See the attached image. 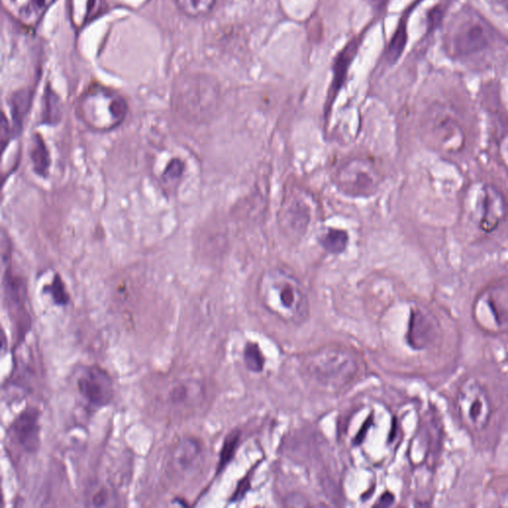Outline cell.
I'll use <instances>...</instances> for the list:
<instances>
[{"mask_svg":"<svg viewBox=\"0 0 508 508\" xmlns=\"http://www.w3.org/2000/svg\"><path fill=\"white\" fill-rule=\"evenodd\" d=\"M259 295L266 310L288 323H302L309 314V302L302 285L283 269H268L261 275Z\"/></svg>","mask_w":508,"mask_h":508,"instance_id":"6da1fadb","label":"cell"},{"mask_svg":"<svg viewBox=\"0 0 508 508\" xmlns=\"http://www.w3.org/2000/svg\"><path fill=\"white\" fill-rule=\"evenodd\" d=\"M303 366L311 379L331 391H340L352 384L359 371L356 357L347 350L333 347L308 354Z\"/></svg>","mask_w":508,"mask_h":508,"instance_id":"7a4b0ae2","label":"cell"},{"mask_svg":"<svg viewBox=\"0 0 508 508\" xmlns=\"http://www.w3.org/2000/svg\"><path fill=\"white\" fill-rule=\"evenodd\" d=\"M78 113L90 129L108 131L122 124L127 104L117 92L104 87H92L79 101Z\"/></svg>","mask_w":508,"mask_h":508,"instance_id":"3957f363","label":"cell"},{"mask_svg":"<svg viewBox=\"0 0 508 508\" xmlns=\"http://www.w3.org/2000/svg\"><path fill=\"white\" fill-rule=\"evenodd\" d=\"M176 106L196 120L212 117L219 108L220 90L215 79L201 74L182 79L176 88Z\"/></svg>","mask_w":508,"mask_h":508,"instance_id":"277c9868","label":"cell"},{"mask_svg":"<svg viewBox=\"0 0 508 508\" xmlns=\"http://www.w3.org/2000/svg\"><path fill=\"white\" fill-rule=\"evenodd\" d=\"M422 132L431 147L446 154L460 152L465 145V134L461 124L442 108L429 110L422 122Z\"/></svg>","mask_w":508,"mask_h":508,"instance_id":"5b68a950","label":"cell"},{"mask_svg":"<svg viewBox=\"0 0 508 508\" xmlns=\"http://www.w3.org/2000/svg\"><path fill=\"white\" fill-rule=\"evenodd\" d=\"M457 408L463 423L470 430L482 431L489 425L491 402L486 389L475 378H468L459 391Z\"/></svg>","mask_w":508,"mask_h":508,"instance_id":"8992f818","label":"cell"},{"mask_svg":"<svg viewBox=\"0 0 508 508\" xmlns=\"http://www.w3.org/2000/svg\"><path fill=\"white\" fill-rule=\"evenodd\" d=\"M336 186L347 196L368 197L379 187V174L368 160L352 159L338 169Z\"/></svg>","mask_w":508,"mask_h":508,"instance_id":"52a82bcc","label":"cell"},{"mask_svg":"<svg viewBox=\"0 0 508 508\" xmlns=\"http://www.w3.org/2000/svg\"><path fill=\"white\" fill-rule=\"evenodd\" d=\"M76 386L88 404L96 408L110 405L115 398L113 378L99 366L83 368L76 378Z\"/></svg>","mask_w":508,"mask_h":508,"instance_id":"ba28073f","label":"cell"},{"mask_svg":"<svg viewBox=\"0 0 508 508\" xmlns=\"http://www.w3.org/2000/svg\"><path fill=\"white\" fill-rule=\"evenodd\" d=\"M40 411L28 407L11 424L9 432L18 447L27 453H36L40 447Z\"/></svg>","mask_w":508,"mask_h":508,"instance_id":"9c48e42d","label":"cell"},{"mask_svg":"<svg viewBox=\"0 0 508 508\" xmlns=\"http://www.w3.org/2000/svg\"><path fill=\"white\" fill-rule=\"evenodd\" d=\"M309 202L301 195H290L284 201L281 210L282 227L292 236H303L312 219V208Z\"/></svg>","mask_w":508,"mask_h":508,"instance_id":"30bf717a","label":"cell"},{"mask_svg":"<svg viewBox=\"0 0 508 508\" xmlns=\"http://www.w3.org/2000/svg\"><path fill=\"white\" fill-rule=\"evenodd\" d=\"M439 325L428 311L415 308L410 315L407 342L412 349L420 350L432 345L437 338Z\"/></svg>","mask_w":508,"mask_h":508,"instance_id":"8fae6325","label":"cell"},{"mask_svg":"<svg viewBox=\"0 0 508 508\" xmlns=\"http://www.w3.org/2000/svg\"><path fill=\"white\" fill-rule=\"evenodd\" d=\"M489 44V34L482 24L464 23L454 33L453 48L459 55H470L484 50Z\"/></svg>","mask_w":508,"mask_h":508,"instance_id":"7c38bea8","label":"cell"},{"mask_svg":"<svg viewBox=\"0 0 508 508\" xmlns=\"http://www.w3.org/2000/svg\"><path fill=\"white\" fill-rule=\"evenodd\" d=\"M505 199L498 190L491 186L484 189V204H482V215L481 229L486 233L495 231L505 217Z\"/></svg>","mask_w":508,"mask_h":508,"instance_id":"4fadbf2b","label":"cell"},{"mask_svg":"<svg viewBox=\"0 0 508 508\" xmlns=\"http://www.w3.org/2000/svg\"><path fill=\"white\" fill-rule=\"evenodd\" d=\"M4 293L7 306L17 318L24 319L27 315L26 300L27 292L24 280L18 275H14L9 268H6L4 275Z\"/></svg>","mask_w":508,"mask_h":508,"instance_id":"5bb4252c","label":"cell"},{"mask_svg":"<svg viewBox=\"0 0 508 508\" xmlns=\"http://www.w3.org/2000/svg\"><path fill=\"white\" fill-rule=\"evenodd\" d=\"M482 300L486 302L489 312L493 313L496 327H505L508 324V295L503 293L502 290L495 289L488 295L484 296Z\"/></svg>","mask_w":508,"mask_h":508,"instance_id":"9a60e30c","label":"cell"},{"mask_svg":"<svg viewBox=\"0 0 508 508\" xmlns=\"http://www.w3.org/2000/svg\"><path fill=\"white\" fill-rule=\"evenodd\" d=\"M30 158H31L35 173L42 177H46L51 165L50 154H49L47 146L44 142L43 138L39 134H35L32 139Z\"/></svg>","mask_w":508,"mask_h":508,"instance_id":"2e32d148","label":"cell"},{"mask_svg":"<svg viewBox=\"0 0 508 508\" xmlns=\"http://www.w3.org/2000/svg\"><path fill=\"white\" fill-rule=\"evenodd\" d=\"M11 113H13V133H20L22 131L23 122L26 117L30 106H31V94L27 90L16 92L10 101Z\"/></svg>","mask_w":508,"mask_h":508,"instance_id":"e0dca14e","label":"cell"},{"mask_svg":"<svg viewBox=\"0 0 508 508\" xmlns=\"http://www.w3.org/2000/svg\"><path fill=\"white\" fill-rule=\"evenodd\" d=\"M349 236L345 231L338 229H329L322 236L320 243L322 247L331 254H341L347 248Z\"/></svg>","mask_w":508,"mask_h":508,"instance_id":"ac0fdd59","label":"cell"},{"mask_svg":"<svg viewBox=\"0 0 508 508\" xmlns=\"http://www.w3.org/2000/svg\"><path fill=\"white\" fill-rule=\"evenodd\" d=\"M181 13L189 17H201L212 11L215 0H175Z\"/></svg>","mask_w":508,"mask_h":508,"instance_id":"d6986e66","label":"cell"},{"mask_svg":"<svg viewBox=\"0 0 508 508\" xmlns=\"http://www.w3.org/2000/svg\"><path fill=\"white\" fill-rule=\"evenodd\" d=\"M196 387H192L191 384H184V382H178L171 387L168 392V400L173 406H183L186 403L189 402L192 398H198L199 387L196 391L192 389Z\"/></svg>","mask_w":508,"mask_h":508,"instance_id":"ffe728a7","label":"cell"},{"mask_svg":"<svg viewBox=\"0 0 508 508\" xmlns=\"http://www.w3.org/2000/svg\"><path fill=\"white\" fill-rule=\"evenodd\" d=\"M240 431L236 430L233 431L227 436L224 444H222V451H220L218 473L222 472L224 468L233 460L236 448L238 446V442H240Z\"/></svg>","mask_w":508,"mask_h":508,"instance_id":"44dd1931","label":"cell"},{"mask_svg":"<svg viewBox=\"0 0 508 508\" xmlns=\"http://www.w3.org/2000/svg\"><path fill=\"white\" fill-rule=\"evenodd\" d=\"M199 444L191 439L186 440L176 450V459L182 468L190 467L199 454Z\"/></svg>","mask_w":508,"mask_h":508,"instance_id":"7402d4cb","label":"cell"},{"mask_svg":"<svg viewBox=\"0 0 508 508\" xmlns=\"http://www.w3.org/2000/svg\"><path fill=\"white\" fill-rule=\"evenodd\" d=\"M245 363L248 370L259 372L263 370L264 357L256 343H248L245 349Z\"/></svg>","mask_w":508,"mask_h":508,"instance_id":"603a6c76","label":"cell"},{"mask_svg":"<svg viewBox=\"0 0 508 508\" xmlns=\"http://www.w3.org/2000/svg\"><path fill=\"white\" fill-rule=\"evenodd\" d=\"M47 292L57 305L66 306L69 303V296L68 292H67L64 282H63L59 275L55 276L52 283L47 287Z\"/></svg>","mask_w":508,"mask_h":508,"instance_id":"cb8c5ba5","label":"cell"},{"mask_svg":"<svg viewBox=\"0 0 508 508\" xmlns=\"http://www.w3.org/2000/svg\"><path fill=\"white\" fill-rule=\"evenodd\" d=\"M406 39H407V35H406V29L404 25H401L394 35L393 39H392L391 46H389L388 56L392 61H395L399 58V56L402 54L403 49L405 47Z\"/></svg>","mask_w":508,"mask_h":508,"instance_id":"d4e9b609","label":"cell"},{"mask_svg":"<svg viewBox=\"0 0 508 508\" xmlns=\"http://www.w3.org/2000/svg\"><path fill=\"white\" fill-rule=\"evenodd\" d=\"M61 118V110L56 99H51L50 97L46 99L45 110H44L43 120L47 124H56Z\"/></svg>","mask_w":508,"mask_h":508,"instance_id":"484cf974","label":"cell"},{"mask_svg":"<svg viewBox=\"0 0 508 508\" xmlns=\"http://www.w3.org/2000/svg\"><path fill=\"white\" fill-rule=\"evenodd\" d=\"M183 174V163L179 159H173L169 162L167 165L165 172L163 174L164 181L166 182H174L179 180Z\"/></svg>","mask_w":508,"mask_h":508,"instance_id":"4316f807","label":"cell"},{"mask_svg":"<svg viewBox=\"0 0 508 508\" xmlns=\"http://www.w3.org/2000/svg\"><path fill=\"white\" fill-rule=\"evenodd\" d=\"M106 500H108V493L103 489V491H99L95 495L92 502H94V505H96V507H103V505H106Z\"/></svg>","mask_w":508,"mask_h":508,"instance_id":"83f0119b","label":"cell"},{"mask_svg":"<svg viewBox=\"0 0 508 508\" xmlns=\"http://www.w3.org/2000/svg\"><path fill=\"white\" fill-rule=\"evenodd\" d=\"M247 480H243V482H240V486H238V489H236V493H234L233 502H234V500H240L241 496H243V495H245V491H247Z\"/></svg>","mask_w":508,"mask_h":508,"instance_id":"f1b7e54d","label":"cell"},{"mask_svg":"<svg viewBox=\"0 0 508 508\" xmlns=\"http://www.w3.org/2000/svg\"><path fill=\"white\" fill-rule=\"evenodd\" d=\"M393 502V495H392L391 493H386L382 496V498H380L379 502H378L377 505L378 507H389V505H391Z\"/></svg>","mask_w":508,"mask_h":508,"instance_id":"f546056e","label":"cell"},{"mask_svg":"<svg viewBox=\"0 0 508 508\" xmlns=\"http://www.w3.org/2000/svg\"><path fill=\"white\" fill-rule=\"evenodd\" d=\"M500 507L508 508V489L500 496Z\"/></svg>","mask_w":508,"mask_h":508,"instance_id":"4dcf8cb0","label":"cell"},{"mask_svg":"<svg viewBox=\"0 0 508 508\" xmlns=\"http://www.w3.org/2000/svg\"><path fill=\"white\" fill-rule=\"evenodd\" d=\"M503 4H505V6L507 7V9L508 10V0H502Z\"/></svg>","mask_w":508,"mask_h":508,"instance_id":"1f68e13d","label":"cell"}]
</instances>
